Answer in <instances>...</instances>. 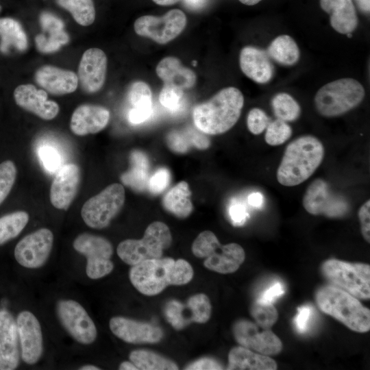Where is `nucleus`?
Here are the masks:
<instances>
[{
    "instance_id": "22",
    "label": "nucleus",
    "mask_w": 370,
    "mask_h": 370,
    "mask_svg": "<svg viewBox=\"0 0 370 370\" xmlns=\"http://www.w3.org/2000/svg\"><path fill=\"white\" fill-rule=\"evenodd\" d=\"M16 321L6 310H0V370H13L19 364Z\"/></svg>"
},
{
    "instance_id": "26",
    "label": "nucleus",
    "mask_w": 370,
    "mask_h": 370,
    "mask_svg": "<svg viewBox=\"0 0 370 370\" xmlns=\"http://www.w3.org/2000/svg\"><path fill=\"white\" fill-rule=\"evenodd\" d=\"M321 9L330 15L332 27L341 34H349L357 27L358 20L352 0H320Z\"/></svg>"
},
{
    "instance_id": "34",
    "label": "nucleus",
    "mask_w": 370,
    "mask_h": 370,
    "mask_svg": "<svg viewBox=\"0 0 370 370\" xmlns=\"http://www.w3.org/2000/svg\"><path fill=\"white\" fill-rule=\"evenodd\" d=\"M130 360L140 370H177V365L154 352L136 349L130 352Z\"/></svg>"
},
{
    "instance_id": "58",
    "label": "nucleus",
    "mask_w": 370,
    "mask_h": 370,
    "mask_svg": "<svg viewBox=\"0 0 370 370\" xmlns=\"http://www.w3.org/2000/svg\"><path fill=\"white\" fill-rule=\"evenodd\" d=\"M262 0H239L242 3L247 5H254L259 3Z\"/></svg>"
},
{
    "instance_id": "59",
    "label": "nucleus",
    "mask_w": 370,
    "mask_h": 370,
    "mask_svg": "<svg viewBox=\"0 0 370 370\" xmlns=\"http://www.w3.org/2000/svg\"><path fill=\"white\" fill-rule=\"evenodd\" d=\"M1 5H0V11H1Z\"/></svg>"
},
{
    "instance_id": "43",
    "label": "nucleus",
    "mask_w": 370,
    "mask_h": 370,
    "mask_svg": "<svg viewBox=\"0 0 370 370\" xmlns=\"http://www.w3.org/2000/svg\"><path fill=\"white\" fill-rule=\"evenodd\" d=\"M169 148L176 153H184L192 146L189 127L182 130H173L166 136Z\"/></svg>"
},
{
    "instance_id": "41",
    "label": "nucleus",
    "mask_w": 370,
    "mask_h": 370,
    "mask_svg": "<svg viewBox=\"0 0 370 370\" xmlns=\"http://www.w3.org/2000/svg\"><path fill=\"white\" fill-rule=\"evenodd\" d=\"M159 101L171 113H177L181 110L184 103V90L164 85L159 95Z\"/></svg>"
},
{
    "instance_id": "47",
    "label": "nucleus",
    "mask_w": 370,
    "mask_h": 370,
    "mask_svg": "<svg viewBox=\"0 0 370 370\" xmlns=\"http://www.w3.org/2000/svg\"><path fill=\"white\" fill-rule=\"evenodd\" d=\"M314 314V308L310 305H304L297 308V313L294 319L296 330L301 334L308 330L310 322Z\"/></svg>"
},
{
    "instance_id": "28",
    "label": "nucleus",
    "mask_w": 370,
    "mask_h": 370,
    "mask_svg": "<svg viewBox=\"0 0 370 370\" xmlns=\"http://www.w3.org/2000/svg\"><path fill=\"white\" fill-rule=\"evenodd\" d=\"M128 99L132 108L128 112V121L132 125L146 121L152 114L153 102L150 87L144 82H134L128 91Z\"/></svg>"
},
{
    "instance_id": "40",
    "label": "nucleus",
    "mask_w": 370,
    "mask_h": 370,
    "mask_svg": "<svg viewBox=\"0 0 370 370\" xmlns=\"http://www.w3.org/2000/svg\"><path fill=\"white\" fill-rule=\"evenodd\" d=\"M265 130V142L271 146L284 143L292 135L291 127L286 121L279 119L271 121Z\"/></svg>"
},
{
    "instance_id": "7",
    "label": "nucleus",
    "mask_w": 370,
    "mask_h": 370,
    "mask_svg": "<svg viewBox=\"0 0 370 370\" xmlns=\"http://www.w3.org/2000/svg\"><path fill=\"white\" fill-rule=\"evenodd\" d=\"M171 243L169 227L164 223L154 221L147 227L141 239L123 241L119 244L116 252L125 263L133 266L147 260L161 258Z\"/></svg>"
},
{
    "instance_id": "5",
    "label": "nucleus",
    "mask_w": 370,
    "mask_h": 370,
    "mask_svg": "<svg viewBox=\"0 0 370 370\" xmlns=\"http://www.w3.org/2000/svg\"><path fill=\"white\" fill-rule=\"evenodd\" d=\"M363 86L353 78L329 82L317 92L314 101L317 112L325 117H335L357 107L363 100Z\"/></svg>"
},
{
    "instance_id": "30",
    "label": "nucleus",
    "mask_w": 370,
    "mask_h": 370,
    "mask_svg": "<svg viewBox=\"0 0 370 370\" xmlns=\"http://www.w3.org/2000/svg\"><path fill=\"white\" fill-rule=\"evenodd\" d=\"M190 195L188 183L182 181L169 189L164 195L163 207L176 217L185 219L191 214L193 209Z\"/></svg>"
},
{
    "instance_id": "36",
    "label": "nucleus",
    "mask_w": 370,
    "mask_h": 370,
    "mask_svg": "<svg viewBox=\"0 0 370 370\" xmlns=\"http://www.w3.org/2000/svg\"><path fill=\"white\" fill-rule=\"evenodd\" d=\"M25 211H16L0 217V245L16 237L29 221Z\"/></svg>"
},
{
    "instance_id": "56",
    "label": "nucleus",
    "mask_w": 370,
    "mask_h": 370,
    "mask_svg": "<svg viewBox=\"0 0 370 370\" xmlns=\"http://www.w3.org/2000/svg\"><path fill=\"white\" fill-rule=\"evenodd\" d=\"M154 3L160 5H171L176 3L180 0H152Z\"/></svg>"
},
{
    "instance_id": "3",
    "label": "nucleus",
    "mask_w": 370,
    "mask_h": 370,
    "mask_svg": "<svg viewBox=\"0 0 370 370\" xmlns=\"http://www.w3.org/2000/svg\"><path fill=\"white\" fill-rule=\"evenodd\" d=\"M243 104L244 97L239 89L233 86L223 88L207 101L195 107L194 124L206 134L225 133L238 121Z\"/></svg>"
},
{
    "instance_id": "24",
    "label": "nucleus",
    "mask_w": 370,
    "mask_h": 370,
    "mask_svg": "<svg viewBox=\"0 0 370 370\" xmlns=\"http://www.w3.org/2000/svg\"><path fill=\"white\" fill-rule=\"evenodd\" d=\"M109 119L110 112L107 108L98 105L83 104L73 112L70 127L77 136L95 134L106 127Z\"/></svg>"
},
{
    "instance_id": "39",
    "label": "nucleus",
    "mask_w": 370,
    "mask_h": 370,
    "mask_svg": "<svg viewBox=\"0 0 370 370\" xmlns=\"http://www.w3.org/2000/svg\"><path fill=\"white\" fill-rule=\"evenodd\" d=\"M251 315L256 323L263 329H269L278 318V312L273 304L257 299L251 305Z\"/></svg>"
},
{
    "instance_id": "55",
    "label": "nucleus",
    "mask_w": 370,
    "mask_h": 370,
    "mask_svg": "<svg viewBox=\"0 0 370 370\" xmlns=\"http://www.w3.org/2000/svg\"><path fill=\"white\" fill-rule=\"evenodd\" d=\"M119 369L120 370H138V368L132 362L124 361L122 362L119 367Z\"/></svg>"
},
{
    "instance_id": "10",
    "label": "nucleus",
    "mask_w": 370,
    "mask_h": 370,
    "mask_svg": "<svg viewBox=\"0 0 370 370\" xmlns=\"http://www.w3.org/2000/svg\"><path fill=\"white\" fill-rule=\"evenodd\" d=\"M302 205L309 214L330 219H341L350 211L351 206L343 195L333 191L323 180H313L306 188Z\"/></svg>"
},
{
    "instance_id": "57",
    "label": "nucleus",
    "mask_w": 370,
    "mask_h": 370,
    "mask_svg": "<svg viewBox=\"0 0 370 370\" xmlns=\"http://www.w3.org/2000/svg\"><path fill=\"white\" fill-rule=\"evenodd\" d=\"M79 369L80 370H100L101 369L92 365H86L79 368Z\"/></svg>"
},
{
    "instance_id": "48",
    "label": "nucleus",
    "mask_w": 370,
    "mask_h": 370,
    "mask_svg": "<svg viewBox=\"0 0 370 370\" xmlns=\"http://www.w3.org/2000/svg\"><path fill=\"white\" fill-rule=\"evenodd\" d=\"M361 233L365 240L370 242V201L368 199L360 206L358 210Z\"/></svg>"
},
{
    "instance_id": "53",
    "label": "nucleus",
    "mask_w": 370,
    "mask_h": 370,
    "mask_svg": "<svg viewBox=\"0 0 370 370\" xmlns=\"http://www.w3.org/2000/svg\"><path fill=\"white\" fill-rule=\"evenodd\" d=\"M184 5L192 10H199L203 8L208 0H182Z\"/></svg>"
},
{
    "instance_id": "14",
    "label": "nucleus",
    "mask_w": 370,
    "mask_h": 370,
    "mask_svg": "<svg viewBox=\"0 0 370 370\" xmlns=\"http://www.w3.org/2000/svg\"><path fill=\"white\" fill-rule=\"evenodd\" d=\"M164 314L167 321L175 330H182L191 323H206L212 312L208 297L203 293L194 295L186 304L176 300L166 303Z\"/></svg>"
},
{
    "instance_id": "6",
    "label": "nucleus",
    "mask_w": 370,
    "mask_h": 370,
    "mask_svg": "<svg viewBox=\"0 0 370 370\" xmlns=\"http://www.w3.org/2000/svg\"><path fill=\"white\" fill-rule=\"evenodd\" d=\"M195 256L205 258L204 267L214 272L227 274L238 269L245 259L243 248L232 243L221 245L216 235L210 230L201 232L192 244Z\"/></svg>"
},
{
    "instance_id": "9",
    "label": "nucleus",
    "mask_w": 370,
    "mask_h": 370,
    "mask_svg": "<svg viewBox=\"0 0 370 370\" xmlns=\"http://www.w3.org/2000/svg\"><path fill=\"white\" fill-rule=\"evenodd\" d=\"M124 202L123 186L118 183L112 184L84 204L81 210L82 218L90 227L105 228L119 214Z\"/></svg>"
},
{
    "instance_id": "46",
    "label": "nucleus",
    "mask_w": 370,
    "mask_h": 370,
    "mask_svg": "<svg viewBox=\"0 0 370 370\" xmlns=\"http://www.w3.org/2000/svg\"><path fill=\"white\" fill-rule=\"evenodd\" d=\"M171 174L166 168H160L149 178L147 188L153 194L161 193L169 184Z\"/></svg>"
},
{
    "instance_id": "44",
    "label": "nucleus",
    "mask_w": 370,
    "mask_h": 370,
    "mask_svg": "<svg viewBox=\"0 0 370 370\" xmlns=\"http://www.w3.org/2000/svg\"><path fill=\"white\" fill-rule=\"evenodd\" d=\"M270 121V119L264 110L254 108L248 113L247 126L251 133L258 135L265 130Z\"/></svg>"
},
{
    "instance_id": "17",
    "label": "nucleus",
    "mask_w": 370,
    "mask_h": 370,
    "mask_svg": "<svg viewBox=\"0 0 370 370\" xmlns=\"http://www.w3.org/2000/svg\"><path fill=\"white\" fill-rule=\"evenodd\" d=\"M21 358L28 365L36 363L43 352L42 334L36 317L27 310L21 312L16 318Z\"/></svg>"
},
{
    "instance_id": "35",
    "label": "nucleus",
    "mask_w": 370,
    "mask_h": 370,
    "mask_svg": "<svg viewBox=\"0 0 370 370\" xmlns=\"http://www.w3.org/2000/svg\"><path fill=\"white\" fill-rule=\"evenodd\" d=\"M271 106L275 117L286 122L295 121L301 115L299 104L286 92H279L274 95L271 99Z\"/></svg>"
},
{
    "instance_id": "31",
    "label": "nucleus",
    "mask_w": 370,
    "mask_h": 370,
    "mask_svg": "<svg viewBox=\"0 0 370 370\" xmlns=\"http://www.w3.org/2000/svg\"><path fill=\"white\" fill-rule=\"evenodd\" d=\"M130 169L121 175L122 182L136 191L147 188L149 180V160L145 153L134 150L130 156Z\"/></svg>"
},
{
    "instance_id": "23",
    "label": "nucleus",
    "mask_w": 370,
    "mask_h": 370,
    "mask_svg": "<svg viewBox=\"0 0 370 370\" xmlns=\"http://www.w3.org/2000/svg\"><path fill=\"white\" fill-rule=\"evenodd\" d=\"M239 64L243 73L256 83L266 84L274 75V67L267 51L256 47L246 46L241 49Z\"/></svg>"
},
{
    "instance_id": "33",
    "label": "nucleus",
    "mask_w": 370,
    "mask_h": 370,
    "mask_svg": "<svg viewBox=\"0 0 370 370\" xmlns=\"http://www.w3.org/2000/svg\"><path fill=\"white\" fill-rule=\"evenodd\" d=\"M267 53L270 58L284 66L295 64L300 58V51L295 40L288 35H280L269 44Z\"/></svg>"
},
{
    "instance_id": "29",
    "label": "nucleus",
    "mask_w": 370,
    "mask_h": 370,
    "mask_svg": "<svg viewBox=\"0 0 370 370\" xmlns=\"http://www.w3.org/2000/svg\"><path fill=\"white\" fill-rule=\"evenodd\" d=\"M230 370H275L277 364L267 355L256 353L243 346L233 347L228 354Z\"/></svg>"
},
{
    "instance_id": "49",
    "label": "nucleus",
    "mask_w": 370,
    "mask_h": 370,
    "mask_svg": "<svg viewBox=\"0 0 370 370\" xmlns=\"http://www.w3.org/2000/svg\"><path fill=\"white\" fill-rule=\"evenodd\" d=\"M284 293V285L281 282H275L262 291L257 299L264 302L273 304Z\"/></svg>"
},
{
    "instance_id": "32",
    "label": "nucleus",
    "mask_w": 370,
    "mask_h": 370,
    "mask_svg": "<svg viewBox=\"0 0 370 370\" xmlns=\"http://www.w3.org/2000/svg\"><path fill=\"white\" fill-rule=\"evenodd\" d=\"M0 50L3 53H8L11 48L20 51L27 48V36L20 23L14 18H0Z\"/></svg>"
},
{
    "instance_id": "18",
    "label": "nucleus",
    "mask_w": 370,
    "mask_h": 370,
    "mask_svg": "<svg viewBox=\"0 0 370 370\" xmlns=\"http://www.w3.org/2000/svg\"><path fill=\"white\" fill-rule=\"evenodd\" d=\"M109 326L114 335L128 343H156L164 336L160 327L124 317L111 318Z\"/></svg>"
},
{
    "instance_id": "54",
    "label": "nucleus",
    "mask_w": 370,
    "mask_h": 370,
    "mask_svg": "<svg viewBox=\"0 0 370 370\" xmlns=\"http://www.w3.org/2000/svg\"><path fill=\"white\" fill-rule=\"evenodd\" d=\"M361 12L369 14L370 10V0H354Z\"/></svg>"
},
{
    "instance_id": "38",
    "label": "nucleus",
    "mask_w": 370,
    "mask_h": 370,
    "mask_svg": "<svg viewBox=\"0 0 370 370\" xmlns=\"http://www.w3.org/2000/svg\"><path fill=\"white\" fill-rule=\"evenodd\" d=\"M49 33V36L39 34L36 37L38 49L42 53H51L58 50L62 45L69 42L68 34L64 27H51L43 29Z\"/></svg>"
},
{
    "instance_id": "20",
    "label": "nucleus",
    "mask_w": 370,
    "mask_h": 370,
    "mask_svg": "<svg viewBox=\"0 0 370 370\" xmlns=\"http://www.w3.org/2000/svg\"><path fill=\"white\" fill-rule=\"evenodd\" d=\"M56 173L51 185L50 201L56 208L66 210L77 193L80 170L77 164H67Z\"/></svg>"
},
{
    "instance_id": "11",
    "label": "nucleus",
    "mask_w": 370,
    "mask_h": 370,
    "mask_svg": "<svg viewBox=\"0 0 370 370\" xmlns=\"http://www.w3.org/2000/svg\"><path fill=\"white\" fill-rule=\"evenodd\" d=\"M73 246L75 251L86 258V273L89 278L97 280L112 271L114 264L110 258L113 247L106 238L82 233L75 238Z\"/></svg>"
},
{
    "instance_id": "13",
    "label": "nucleus",
    "mask_w": 370,
    "mask_h": 370,
    "mask_svg": "<svg viewBox=\"0 0 370 370\" xmlns=\"http://www.w3.org/2000/svg\"><path fill=\"white\" fill-rule=\"evenodd\" d=\"M57 314L62 326L78 343H92L97 335V328L84 307L72 299H61L56 306Z\"/></svg>"
},
{
    "instance_id": "12",
    "label": "nucleus",
    "mask_w": 370,
    "mask_h": 370,
    "mask_svg": "<svg viewBox=\"0 0 370 370\" xmlns=\"http://www.w3.org/2000/svg\"><path fill=\"white\" fill-rule=\"evenodd\" d=\"M186 22L183 11L173 9L162 16H142L135 21L134 28L138 35L164 45L177 37L186 27Z\"/></svg>"
},
{
    "instance_id": "4",
    "label": "nucleus",
    "mask_w": 370,
    "mask_h": 370,
    "mask_svg": "<svg viewBox=\"0 0 370 370\" xmlns=\"http://www.w3.org/2000/svg\"><path fill=\"white\" fill-rule=\"evenodd\" d=\"M319 309L358 332L370 329V311L354 296L334 286H325L316 293Z\"/></svg>"
},
{
    "instance_id": "52",
    "label": "nucleus",
    "mask_w": 370,
    "mask_h": 370,
    "mask_svg": "<svg viewBox=\"0 0 370 370\" xmlns=\"http://www.w3.org/2000/svg\"><path fill=\"white\" fill-rule=\"evenodd\" d=\"M248 204L255 208H260L263 204V195L259 192L251 193L247 198Z\"/></svg>"
},
{
    "instance_id": "42",
    "label": "nucleus",
    "mask_w": 370,
    "mask_h": 370,
    "mask_svg": "<svg viewBox=\"0 0 370 370\" xmlns=\"http://www.w3.org/2000/svg\"><path fill=\"white\" fill-rule=\"evenodd\" d=\"M16 167L11 160L0 163V204L10 193L16 180Z\"/></svg>"
},
{
    "instance_id": "1",
    "label": "nucleus",
    "mask_w": 370,
    "mask_h": 370,
    "mask_svg": "<svg viewBox=\"0 0 370 370\" xmlns=\"http://www.w3.org/2000/svg\"><path fill=\"white\" fill-rule=\"evenodd\" d=\"M194 271L184 260L170 257L147 260L132 266L129 278L134 287L147 296H154L170 285H184L191 281Z\"/></svg>"
},
{
    "instance_id": "51",
    "label": "nucleus",
    "mask_w": 370,
    "mask_h": 370,
    "mask_svg": "<svg viewBox=\"0 0 370 370\" xmlns=\"http://www.w3.org/2000/svg\"><path fill=\"white\" fill-rule=\"evenodd\" d=\"M187 370L223 369L222 365L212 358H202L188 365Z\"/></svg>"
},
{
    "instance_id": "19",
    "label": "nucleus",
    "mask_w": 370,
    "mask_h": 370,
    "mask_svg": "<svg viewBox=\"0 0 370 370\" xmlns=\"http://www.w3.org/2000/svg\"><path fill=\"white\" fill-rule=\"evenodd\" d=\"M107 71V57L98 48H90L82 55L78 69V80L88 93L99 91L104 84Z\"/></svg>"
},
{
    "instance_id": "25",
    "label": "nucleus",
    "mask_w": 370,
    "mask_h": 370,
    "mask_svg": "<svg viewBox=\"0 0 370 370\" xmlns=\"http://www.w3.org/2000/svg\"><path fill=\"white\" fill-rule=\"evenodd\" d=\"M36 83L53 95H62L74 92L78 86V77L71 71L46 65L35 74Z\"/></svg>"
},
{
    "instance_id": "8",
    "label": "nucleus",
    "mask_w": 370,
    "mask_h": 370,
    "mask_svg": "<svg viewBox=\"0 0 370 370\" xmlns=\"http://www.w3.org/2000/svg\"><path fill=\"white\" fill-rule=\"evenodd\" d=\"M321 271L324 277L334 286L356 298L369 299V264L331 259L323 263Z\"/></svg>"
},
{
    "instance_id": "2",
    "label": "nucleus",
    "mask_w": 370,
    "mask_h": 370,
    "mask_svg": "<svg viewBox=\"0 0 370 370\" xmlns=\"http://www.w3.org/2000/svg\"><path fill=\"white\" fill-rule=\"evenodd\" d=\"M325 150L319 139L312 135L298 137L286 147L277 170L278 182L295 186L305 182L318 169Z\"/></svg>"
},
{
    "instance_id": "27",
    "label": "nucleus",
    "mask_w": 370,
    "mask_h": 370,
    "mask_svg": "<svg viewBox=\"0 0 370 370\" xmlns=\"http://www.w3.org/2000/svg\"><path fill=\"white\" fill-rule=\"evenodd\" d=\"M156 71L164 85L182 90L193 87L197 81L195 73L184 66L176 57L169 56L162 59L158 64Z\"/></svg>"
},
{
    "instance_id": "50",
    "label": "nucleus",
    "mask_w": 370,
    "mask_h": 370,
    "mask_svg": "<svg viewBox=\"0 0 370 370\" xmlns=\"http://www.w3.org/2000/svg\"><path fill=\"white\" fill-rule=\"evenodd\" d=\"M229 216L235 226L243 225L249 217L246 207L241 203H232L229 208Z\"/></svg>"
},
{
    "instance_id": "37",
    "label": "nucleus",
    "mask_w": 370,
    "mask_h": 370,
    "mask_svg": "<svg viewBox=\"0 0 370 370\" xmlns=\"http://www.w3.org/2000/svg\"><path fill=\"white\" fill-rule=\"evenodd\" d=\"M57 3L68 10L74 20L82 26L91 25L95 19L92 0H56Z\"/></svg>"
},
{
    "instance_id": "16",
    "label": "nucleus",
    "mask_w": 370,
    "mask_h": 370,
    "mask_svg": "<svg viewBox=\"0 0 370 370\" xmlns=\"http://www.w3.org/2000/svg\"><path fill=\"white\" fill-rule=\"evenodd\" d=\"M233 334L241 345L258 353L271 356L279 354L282 349L280 339L270 330H260L256 323L240 319L233 325Z\"/></svg>"
},
{
    "instance_id": "45",
    "label": "nucleus",
    "mask_w": 370,
    "mask_h": 370,
    "mask_svg": "<svg viewBox=\"0 0 370 370\" xmlns=\"http://www.w3.org/2000/svg\"><path fill=\"white\" fill-rule=\"evenodd\" d=\"M38 155L42 164L49 172H57L62 166L60 153L52 147L42 146L39 149Z\"/></svg>"
},
{
    "instance_id": "21",
    "label": "nucleus",
    "mask_w": 370,
    "mask_h": 370,
    "mask_svg": "<svg viewBox=\"0 0 370 370\" xmlns=\"http://www.w3.org/2000/svg\"><path fill=\"white\" fill-rule=\"evenodd\" d=\"M14 98L18 106L44 120H51L59 112L58 104L49 100L45 90H38L32 84L18 86L14 91Z\"/></svg>"
},
{
    "instance_id": "15",
    "label": "nucleus",
    "mask_w": 370,
    "mask_h": 370,
    "mask_svg": "<svg viewBox=\"0 0 370 370\" xmlns=\"http://www.w3.org/2000/svg\"><path fill=\"white\" fill-rule=\"evenodd\" d=\"M53 244V235L47 228L38 229L23 237L14 248V257L23 267L37 269L49 258Z\"/></svg>"
}]
</instances>
